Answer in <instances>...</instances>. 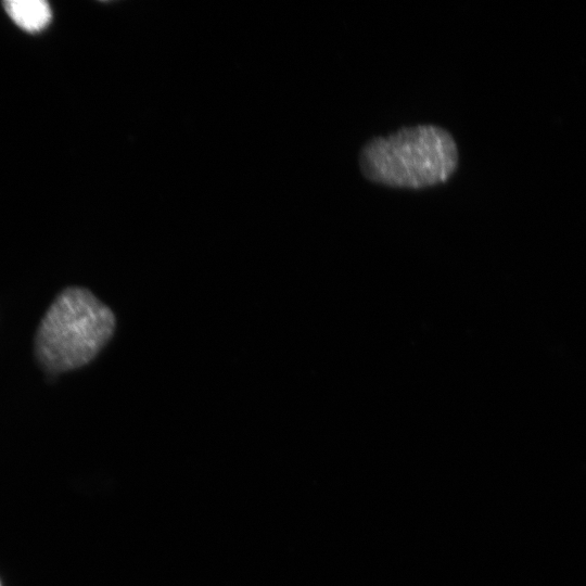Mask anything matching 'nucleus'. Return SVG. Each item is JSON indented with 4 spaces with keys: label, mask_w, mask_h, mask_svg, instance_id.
Here are the masks:
<instances>
[{
    "label": "nucleus",
    "mask_w": 586,
    "mask_h": 586,
    "mask_svg": "<svg viewBox=\"0 0 586 586\" xmlns=\"http://www.w3.org/2000/svg\"><path fill=\"white\" fill-rule=\"evenodd\" d=\"M458 163L451 135L434 125L405 127L368 141L360 151L364 176L397 188H425L446 181Z\"/></svg>",
    "instance_id": "nucleus-2"
},
{
    "label": "nucleus",
    "mask_w": 586,
    "mask_h": 586,
    "mask_svg": "<svg viewBox=\"0 0 586 586\" xmlns=\"http://www.w3.org/2000/svg\"><path fill=\"white\" fill-rule=\"evenodd\" d=\"M4 7L10 17L27 31L41 30L51 20L50 7L42 0H10Z\"/></svg>",
    "instance_id": "nucleus-3"
},
{
    "label": "nucleus",
    "mask_w": 586,
    "mask_h": 586,
    "mask_svg": "<svg viewBox=\"0 0 586 586\" xmlns=\"http://www.w3.org/2000/svg\"><path fill=\"white\" fill-rule=\"evenodd\" d=\"M114 330L109 306L86 288L67 286L56 294L37 327L35 359L51 374L78 369L99 354Z\"/></svg>",
    "instance_id": "nucleus-1"
}]
</instances>
